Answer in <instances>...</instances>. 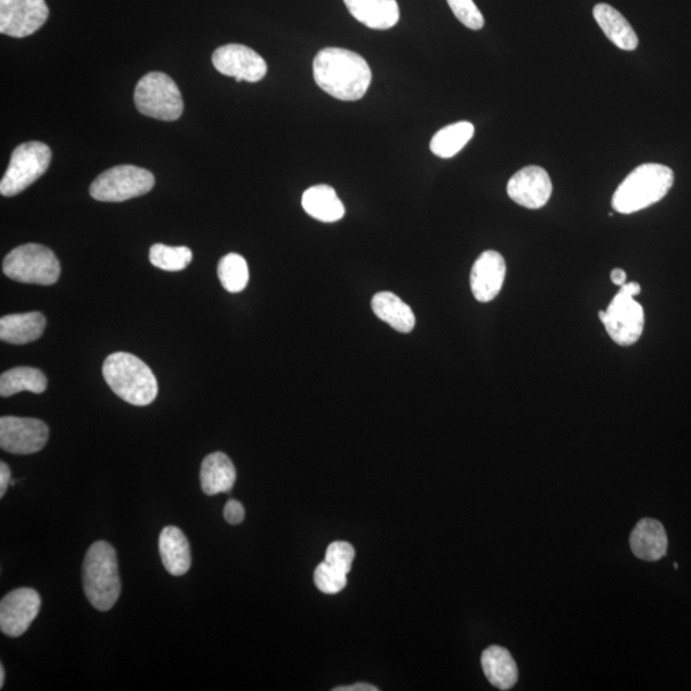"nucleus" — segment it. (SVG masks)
I'll use <instances>...</instances> for the list:
<instances>
[{
  "mask_svg": "<svg viewBox=\"0 0 691 691\" xmlns=\"http://www.w3.org/2000/svg\"><path fill=\"white\" fill-rule=\"evenodd\" d=\"M315 83L343 102H355L368 91L372 70L362 55L342 48H326L313 63Z\"/></svg>",
  "mask_w": 691,
  "mask_h": 691,
  "instance_id": "f257e3e1",
  "label": "nucleus"
},
{
  "mask_svg": "<svg viewBox=\"0 0 691 691\" xmlns=\"http://www.w3.org/2000/svg\"><path fill=\"white\" fill-rule=\"evenodd\" d=\"M675 183L671 168L664 164L639 165L626 177L612 198V206L621 214L643 211L664 199Z\"/></svg>",
  "mask_w": 691,
  "mask_h": 691,
  "instance_id": "f03ea898",
  "label": "nucleus"
},
{
  "mask_svg": "<svg viewBox=\"0 0 691 691\" xmlns=\"http://www.w3.org/2000/svg\"><path fill=\"white\" fill-rule=\"evenodd\" d=\"M104 379L112 391L135 406H148L156 399L158 381L154 373L139 357L115 352L105 359Z\"/></svg>",
  "mask_w": 691,
  "mask_h": 691,
  "instance_id": "7ed1b4c3",
  "label": "nucleus"
},
{
  "mask_svg": "<svg viewBox=\"0 0 691 691\" xmlns=\"http://www.w3.org/2000/svg\"><path fill=\"white\" fill-rule=\"evenodd\" d=\"M86 599L99 611H110L121 595L117 553L110 543H93L84 561Z\"/></svg>",
  "mask_w": 691,
  "mask_h": 691,
  "instance_id": "20e7f679",
  "label": "nucleus"
},
{
  "mask_svg": "<svg viewBox=\"0 0 691 691\" xmlns=\"http://www.w3.org/2000/svg\"><path fill=\"white\" fill-rule=\"evenodd\" d=\"M3 273L20 284L52 286L60 279L61 264L49 248L26 243L4 257Z\"/></svg>",
  "mask_w": 691,
  "mask_h": 691,
  "instance_id": "39448f33",
  "label": "nucleus"
},
{
  "mask_svg": "<svg viewBox=\"0 0 691 691\" xmlns=\"http://www.w3.org/2000/svg\"><path fill=\"white\" fill-rule=\"evenodd\" d=\"M642 291L639 284H625L600 319L617 344L631 346L639 341L645 324L644 309L633 298Z\"/></svg>",
  "mask_w": 691,
  "mask_h": 691,
  "instance_id": "423d86ee",
  "label": "nucleus"
},
{
  "mask_svg": "<svg viewBox=\"0 0 691 691\" xmlns=\"http://www.w3.org/2000/svg\"><path fill=\"white\" fill-rule=\"evenodd\" d=\"M135 104L147 117L172 122L184 113V100L178 86L163 72H150L135 89Z\"/></svg>",
  "mask_w": 691,
  "mask_h": 691,
  "instance_id": "0eeeda50",
  "label": "nucleus"
},
{
  "mask_svg": "<svg viewBox=\"0 0 691 691\" xmlns=\"http://www.w3.org/2000/svg\"><path fill=\"white\" fill-rule=\"evenodd\" d=\"M155 177L135 165H117L100 175L90 186V196L104 203H122L153 190Z\"/></svg>",
  "mask_w": 691,
  "mask_h": 691,
  "instance_id": "6e6552de",
  "label": "nucleus"
},
{
  "mask_svg": "<svg viewBox=\"0 0 691 691\" xmlns=\"http://www.w3.org/2000/svg\"><path fill=\"white\" fill-rule=\"evenodd\" d=\"M52 162V150L45 142L30 141L14 149L7 168L0 193L16 197L45 175Z\"/></svg>",
  "mask_w": 691,
  "mask_h": 691,
  "instance_id": "1a4fd4ad",
  "label": "nucleus"
},
{
  "mask_svg": "<svg viewBox=\"0 0 691 691\" xmlns=\"http://www.w3.org/2000/svg\"><path fill=\"white\" fill-rule=\"evenodd\" d=\"M49 429L33 417L3 416L0 419V448L14 455H33L46 448Z\"/></svg>",
  "mask_w": 691,
  "mask_h": 691,
  "instance_id": "9d476101",
  "label": "nucleus"
},
{
  "mask_svg": "<svg viewBox=\"0 0 691 691\" xmlns=\"http://www.w3.org/2000/svg\"><path fill=\"white\" fill-rule=\"evenodd\" d=\"M46 0H0V33L12 38H27L47 23Z\"/></svg>",
  "mask_w": 691,
  "mask_h": 691,
  "instance_id": "9b49d317",
  "label": "nucleus"
},
{
  "mask_svg": "<svg viewBox=\"0 0 691 691\" xmlns=\"http://www.w3.org/2000/svg\"><path fill=\"white\" fill-rule=\"evenodd\" d=\"M41 599L32 588L12 590L0 602V630L7 637L18 638L30 628L39 615Z\"/></svg>",
  "mask_w": 691,
  "mask_h": 691,
  "instance_id": "f8f14e48",
  "label": "nucleus"
},
{
  "mask_svg": "<svg viewBox=\"0 0 691 691\" xmlns=\"http://www.w3.org/2000/svg\"><path fill=\"white\" fill-rule=\"evenodd\" d=\"M213 66L222 75L234 77L237 83H259L268 71L266 62L255 50L241 45L223 46L213 53Z\"/></svg>",
  "mask_w": 691,
  "mask_h": 691,
  "instance_id": "ddd939ff",
  "label": "nucleus"
},
{
  "mask_svg": "<svg viewBox=\"0 0 691 691\" xmlns=\"http://www.w3.org/2000/svg\"><path fill=\"white\" fill-rule=\"evenodd\" d=\"M552 191L553 185L549 173L537 165L518 171L507 185L511 200L528 209L543 208L549 203Z\"/></svg>",
  "mask_w": 691,
  "mask_h": 691,
  "instance_id": "4468645a",
  "label": "nucleus"
},
{
  "mask_svg": "<svg viewBox=\"0 0 691 691\" xmlns=\"http://www.w3.org/2000/svg\"><path fill=\"white\" fill-rule=\"evenodd\" d=\"M505 277V259L497 251H485L472 269L470 285L474 298L479 302L492 301L501 292Z\"/></svg>",
  "mask_w": 691,
  "mask_h": 691,
  "instance_id": "2eb2a0df",
  "label": "nucleus"
},
{
  "mask_svg": "<svg viewBox=\"0 0 691 691\" xmlns=\"http://www.w3.org/2000/svg\"><path fill=\"white\" fill-rule=\"evenodd\" d=\"M351 16L374 30H388L398 25L400 9L395 0H343Z\"/></svg>",
  "mask_w": 691,
  "mask_h": 691,
  "instance_id": "dca6fc26",
  "label": "nucleus"
},
{
  "mask_svg": "<svg viewBox=\"0 0 691 691\" xmlns=\"http://www.w3.org/2000/svg\"><path fill=\"white\" fill-rule=\"evenodd\" d=\"M630 546L638 558L648 563L665 557L668 539L664 525L654 518H643L631 532Z\"/></svg>",
  "mask_w": 691,
  "mask_h": 691,
  "instance_id": "f3484780",
  "label": "nucleus"
},
{
  "mask_svg": "<svg viewBox=\"0 0 691 691\" xmlns=\"http://www.w3.org/2000/svg\"><path fill=\"white\" fill-rule=\"evenodd\" d=\"M46 316L41 313L11 314L0 319V340L11 344L32 343L45 334Z\"/></svg>",
  "mask_w": 691,
  "mask_h": 691,
  "instance_id": "a211bd4d",
  "label": "nucleus"
},
{
  "mask_svg": "<svg viewBox=\"0 0 691 691\" xmlns=\"http://www.w3.org/2000/svg\"><path fill=\"white\" fill-rule=\"evenodd\" d=\"M200 481L208 495L233 491L236 481V469L233 461L223 452H214L201 464Z\"/></svg>",
  "mask_w": 691,
  "mask_h": 691,
  "instance_id": "6ab92c4d",
  "label": "nucleus"
},
{
  "mask_svg": "<svg viewBox=\"0 0 691 691\" xmlns=\"http://www.w3.org/2000/svg\"><path fill=\"white\" fill-rule=\"evenodd\" d=\"M160 553L165 570L171 575L183 576L189 573L191 567L190 543L181 529L167 527L162 530Z\"/></svg>",
  "mask_w": 691,
  "mask_h": 691,
  "instance_id": "aec40b11",
  "label": "nucleus"
},
{
  "mask_svg": "<svg viewBox=\"0 0 691 691\" xmlns=\"http://www.w3.org/2000/svg\"><path fill=\"white\" fill-rule=\"evenodd\" d=\"M593 14L596 24L617 48L628 50V52L638 48L639 39L636 32H633L629 21L614 7L606 3L596 4Z\"/></svg>",
  "mask_w": 691,
  "mask_h": 691,
  "instance_id": "412c9836",
  "label": "nucleus"
},
{
  "mask_svg": "<svg viewBox=\"0 0 691 691\" xmlns=\"http://www.w3.org/2000/svg\"><path fill=\"white\" fill-rule=\"evenodd\" d=\"M481 667L489 682L500 690L515 687L518 679L516 662L506 648L492 645L481 654Z\"/></svg>",
  "mask_w": 691,
  "mask_h": 691,
  "instance_id": "4be33fe9",
  "label": "nucleus"
},
{
  "mask_svg": "<svg viewBox=\"0 0 691 691\" xmlns=\"http://www.w3.org/2000/svg\"><path fill=\"white\" fill-rule=\"evenodd\" d=\"M302 208L311 217L321 222L334 223L343 218L344 206L334 187L313 186L302 196Z\"/></svg>",
  "mask_w": 691,
  "mask_h": 691,
  "instance_id": "5701e85b",
  "label": "nucleus"
},
{
  "mask_svg": "<svg viewBox=\"0 0 691 691\" xmlns=\"http://www.w3.org/2000/svg\"><path fill=\"white\" fill-rule=\"evenodd\" d=\"M374 314L401 334H410L415 327L413 309L392 292H379L372 300Z\"/></svg>",
  "mask_w": 691,
  "mask_h": 691,
  "instance_id": "b1692460",
  "label": "nucleus"
},
{
  "mask_svg": "<svg viewBox=\"0 0 691 691\" xmlns=\"http://www.w3.org/2000/svg\"><path fill=\"white\" fill-rule=\"evenodd\" d=\"M47 387L46 374L28 366L11 369L0 377V395L4 399L24 391L39 394L46 392Z\"/></svg>",
  "mask_w": 691,
  "mask_h": 691,
  "instance_id": "393cba45",
  "label": "nucleus"
},
{
  "mask_svg": "<svg viewBox=\"0 0 691 691\" xmlns=\"http://www.w3.org/2000/svg\"><path fill=\"white\" fill-rule=\"evenodd\" d=\"M474 131L473 124L466 121L439 129L430 141L431 153L443 160L455 156L472 140Z\"/></svg>",
  "mask_w": 691,
  "mask_h": 691,
  "instance_id": "a878e982",
  "label": "nucleus"
},
{
  "mask_svg": "<svg viewBox=\"0 0 691 691\" xmlns=\"http://www.w3.org/2000/svg\"><path fill=\"white\" fill-rule=\"evenodd\" d=\"M218 277L221 285L230 293H239L249 284V266L247 261L235 253L221 259L218 264Z\"/></svg>",
  "mask_w": 691,
  "mask_h": 691,
  "instance_id": "bb28decb",
  "label": "nucleus"
},
{
  "mask_svg": "<svg viewBox=\"0 0 691 691\" xmlns=\"http://www.w3.org/2000/svg\"><path fill=\"white\" fill-rule=\"evenodd\" d=\"M149 259L156 268L179 272L192 262V251L186 247L172 248L167 244L155 243L150 249Z\"/></svg>",
  "mask_w": 691,
  "mask_h": 691,
  "instance_id": "cd10ccee",
  "label": "nucleus"
},
{
  "mask_svg": "<svg viewBox=\"0 0 691 691\" xmlns=\"http://www.w3.org/2000/svg\"><path fill=\"white\" fill-rule=\"evenodd\" d=\"M314 582L324 594H337L348 586V574L337 570L336 567L323 561L315 568Z\"/></svg>",
  "mask_w": 691,
  "mask_h": 691,
  "instance_id": "c85d7f7f",
  "label": "nucleus"
},
{
  "mask_svg": "<svg viewBox=\"0 0 691 691\" xmlns=\"http://www.w3.org/2000/svg\"><path fill=\"white\" fill-rule=\"evenodd\" d=\"M448 3L461 24L470 28V30H481L483 28V14L480 13L473 0H448Z\"/></svg>",
  "mask_w": 691,
  "mask_h": 691,
  "instance_id": "c756f323",
  "label": "nucleus"
},
{
  "mask_svg": "<svg viewBox=\"0 0 691 691\" xmlns=\"http://www.w3.org/2000/svg\"><path fill=\"white\" fill-rule=\"evenodd\" d=\"M355 560V549L349 542L330 543L326 553V563L344 574L351 571Z\"/></svg>",
  "mask_w": 691,
  "mask_h": 691,
  "instance_id": "7c9ffc66",
  "label": "nucleus"
},
{
  "mask_svg": "<svg viewBox=\"0 0 691 691\" xmlns=\"http://www.w3.org/2000/svg\"><path fill=\"white\" fill-rule=\"evenodd\" d=\"M223 515L230 525L241 524L244 518V508L239 501L230 500L227 502Z\"/></svg>",
  "mask_w": 691,
  "mask_h": 691,
  "instance_id": "2f4dec72",
  "label": "nucleus"
},
{
  "mask_svg": "<svg viewBox=\"0 0 691 691\" xmlns=\"http://www.w3.org/2000/svg\"><path fill=\"white\" fill-rule=\"evenodd\" d=\"M11 483V469L5 463L0 464V497H4Z\"/></svg>",
  "mask_w": 691,
  "mask_h": 691,
  "instance_id": "473e14b6",
  "label": "nucleus"
},
{
  "mask_svg": "<svg viewBox=\"0 0 691 691\" xmlns=\"http://www.w3.org/2000/svg\"><path fill=\"white\" fill-rule=\"evenodd\" d=\"M335 691H378L377 687L370 686V683H355V686L340 687L334 689Z\"/></svg>",
  "mask_w": 691,
  "mask_h": 691,
  "instance_id": "72a5a7b5",
  "label": "nucleus"
},
{
  "mask_svg": "<svg viewBox=\"0 0 691 691\" xmlns=\"http://www.w3.org/2000/svg\"><path fill=\"white\" fill-rule=\"evenodd\" d=\"M612 282L617 286H624L626 284V273L623 269H614L611 273Z\"/></svg>",
  "mask_w": 691,
  "mask_h": 691,
  "instance_id": "f704fd0d",
  "label": "nucleus"
},
{
  "mask_svg": "<svg viewBox=\"0 0 691 691\" xmlns=\"http://www.w3.org/2000/svg\"><path fill=\"white\" fill-rule=\"evenodd\" d=\"M4 679H5L4 667L0 666V689H3L4 687Z\"/></svg>",
  "mask_w": 691,
  "mask_h": 691,
  "instance_id": "c9c22d12",
  "label": "nucleus"
}]
</instances>
